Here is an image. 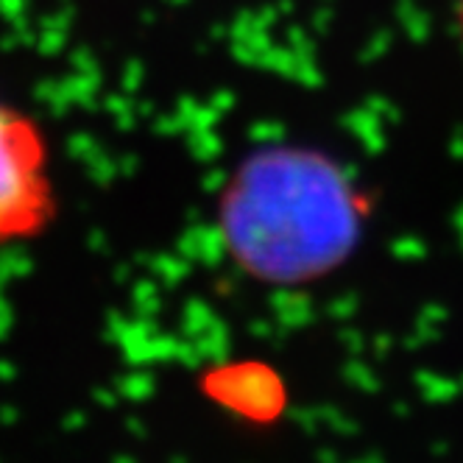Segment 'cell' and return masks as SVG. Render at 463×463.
<instances>
[{"mask_svg": "<svg viewBox=\"0 0 463 463\" xmlns=\"http://www.w3.org/2000/svg\"><path fill=\"white\" fill-rule=\"evenodd\" d=\"M455 20H458V31L463 40V0H455Z\"/></svg>", "mask_w": 463, "mask_h": 463, "instance_id": "7a4b0ae2", "label": "cell"}, {"mask_svg": "<svg viewBox=\"0 0 463 463\" xmlns=\"http://www.w3.org/2000/svg\"><path fill=\"white\" fill-rule=\"evenodd\" d=\"M59 218L43 123L0 95V246L43 238Z\"/></svg>", "mask_w": 463, "mask_h": 463, "instance_id": "6da1fadb", "label": "cell"}]
</instances>
